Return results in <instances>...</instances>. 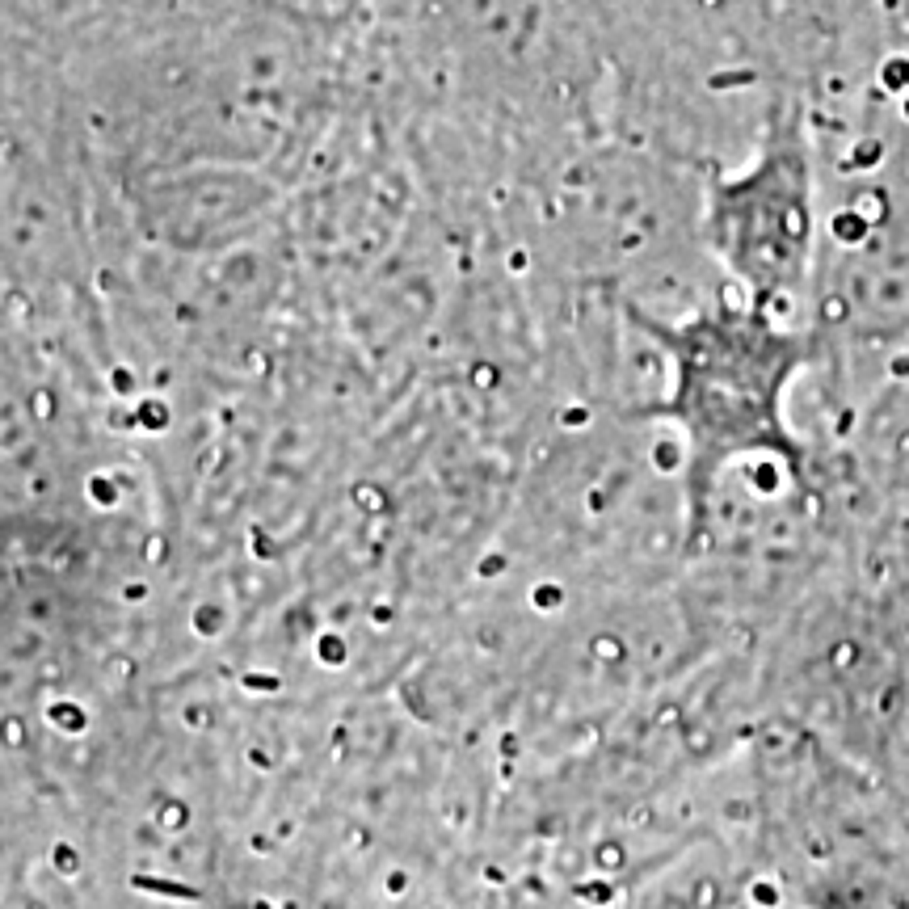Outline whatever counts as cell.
Wrapping results in <instances>:
<instances>
[{"instance_id":"7a4b0ae2","label":"cell","mask_w":909,"mask_h":909,"mask_svg":"<svg viewBox=\"0 0 909 909\" xmlns=\"http://www.w3.org/2000/svg\"><path fill=\"white\" fill-rule=\"evenodd\" d=\"M703 236L758 308L800 287L813 253V160L796 114H774L758 156L712 181Z\"/></svg>"},{"instance_id":"6da1fadb","label":"cell","mask_w":909,"mask_h":909,"mask_svg":"<svg viewBox=\"0 0 909 909\" xmlns=\"http://www.w3.org/2000/svg\"><path fill=\"white\" fill-rule=\"evenodd\" d=\"M669 358V392L661 417L678 425L686 442V505L691 535L707 518L716 476L741 455L800 459L787 429L783 400L808 341L770 320L758 303H712L678 324L636 316Z\"/></svg>"}]
</instances>
